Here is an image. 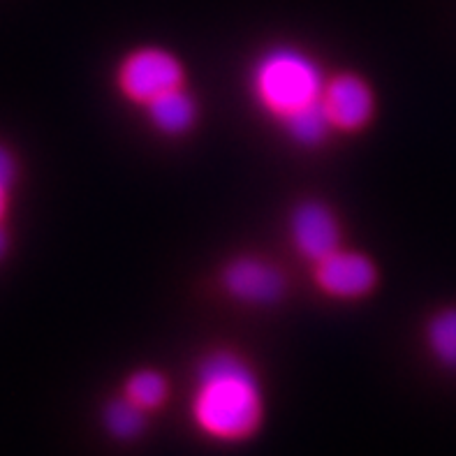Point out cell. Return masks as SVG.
<instances>
[{
    "instance_id": "5",
    "label": "cell",
    "mask_w": 456,
    "mask_h": 456,
    "mask_svg": "<svg viewBox=\"0 0 456 456\" xmlns=\"http://www.w3.org/2000/svg\"><path fill=\"white\" fill-rule=\"evenodd\" d=\"M283 272L272 262L243 255L223 269V289L232 299L250 306H272L285 295Z\"/></svg>"
},
{
    "instance_id": "8",
    "label": "cell",
    "mask_w": 456,
    "mask_h": 456,
    "mask_svg": "<svg viewBox=\"0 0 456 456\" xmlns=\"http://www.w3.org/2000/svg\"><path fill=\"white\" fill-rule=\"evenodd\" d=\"M144 107L149 110L151 126L167 137L185 134L197 121V104L191 93L183 91V86L162 93Z\"/></svg>"
},
{
    "instance_id": "15",
    "label": "cell",
    "mask_w": 456,
    "mask_h": 456,
    "mask_svg": "<svg viewBox=\"0 0 456 456\" xmlns=\"http://www.w3.org/2000/svg\"><path fill=\"white\" fill-rule=\"evenodd\" d=\"M7 246H10V241H7V234H5V230H3V223H0V260L5 257Z\"/></svg>"
},
{
    "instance_id": "1",
    "label": "cell",
    "mask_w": 456,
    "mask_h": 456,
    "mask_svg": "<svg viewBox=\"0 0 456 456\" xmlns=\"http://www.w3.org/2000/svg\"><path fill=\"white\" fill-rule=\"evenodd\" d=\"M265 401L255 370L239 354L216 350L197 366L192 419L204 436L237 443L262 424Z\"/></svg>"
},
{
    "instance_id": "13",
    "label": "cell",
    "mask_w": 456,
    "mask_h": 456,
    "mask_svg": "<svg viewBox=\"0 0 456 456\" xmlns=\"http://www.w3.org/2000/svg\"><path fill=\"white\" fill-rule=\"evenodd\" d=\"M17 181V160L12 156V151L0 144V185L10 191Z\"/></svg>"
},
{
    "instance_id": "9",
    "label": "cell",
    "mask_w": 456,
    "mask_h": 456,
    "mask_svg": "<svg viewBox=\"0 0 456 456\" xmlns=\"http://www.w3.org/2000/svg\"><path fill=\"white\" fill-rule=\"evenodd\" d=\"M281 126H283L285 134H288L295 144L304 146V149L320 146L324 139L330 137L331 130H334L330 116L324 111L322 98H320L318 102L304 107V110L295 111V114L281 118Z\"/></svg>"
},
{
    "instance_id": "2",
    "label": "cell",
    "mask_w": 456,
    "mask_h": 456,
    "mask_svg": "<svg viewBox=\"0 0 456 456\" xmlns=\"http://www.w3.org/2000/svg\"><path fill=\"white\" fill-rule=\"evenodd\" d=\"M253 95L266 114L285 116L322 98L324 79L318 63L295 46H273L262 53L250 72Z\"/></svg>"
},
{
    "instance_id": "6",
    "label": "cell",
    "mask_w": 456,
    "mask_h": 456,
    "mask_svg": "<svg viewBox=\"0 0 456 456\" xmlns=\"http://www.w3.org/2000/svg\"><path fill=\"white\" fill-rule=\"evenodd\" d=\"M322 104L334 130H343V133H357L366 127L376 111L370 86L362 77L350 75V72L331 77L324 84Z\"/></svg>"
},
{
    "instance_id": "4",
    "label": "cell",
    "mask_w": 456,
    "mask_h": 456,
    "mask_svg": "<svg viewBox=\"0 0 456 456\" xmlns=\"http://www.w3.org/2000/svg\"><path fill=\"white\" fill-rule=\"evenodd\" d=\"M315 283L331 299H362L376 289L378 269L366 255L338 248L315 262Z\"/></svg>"
},
{
    "instance_id": "10",
    "label": "cell",
    "mask_w": 456,
    "mask_h": 456,
    "mask_svg": "<svg viewBox=\"0 0 456 456\" xmlns=\"http://www.w3.org/2000/svg\"><path fill=\"white\" fill-rule=\"evenodd\" d=\"M427 347L443 369L456 370V306L440 308L427 322Z\"/></svg>"
},
{
    "instance_id": "3",
    "label": "cell",
    "mask_w": 456,
    "mask_h": 456,
    "mask_svg": "<svg viewBox=\"0 0 456 456\" xmlns=\"http://www.w3.org/2000/svg\"><path fill=\"white\" fill-rule=\"evenodd\" d=\"M183 65L174 53L158 46H142L127 53L118 65L116 84L127 100L137 104H149L162 93L183 86Z\"/></svg>"
},
{
    "instance_id": "7",
    "label": "cell",
    "mask_w": 456,
    "mask_h": 456,
    "mask_svg": "<svg viewBox=\"0 0 456 456\" xmlns=\"http://www.w3.org/2000/svg\"><path fill=\"white\" fill-rule=\"evenodd\" d=\"M289 234L297 253L313 265L341 248L338 220L322 202H301L289 218Z\"/></svg>"
},
{
    "instance_id": "11",
    "label": "cell",
    "mask_w": 456,
    "mask_h": 456,
    "mask_svg": "<svg viewBox=\"0 0 456 456\" xmlns=\"http://www.w3.org/2000/svg\"><path fill=\"white\" fill-rule=\"evenodd\" d=\"M167 380L162 373L153 369L134 370L133 376L126 380V399L139 405L142 411H156L167 399Z\"/></svg>"
},
{
    "instance_id": "12",
    "label": "cell",
    "mask_w": 456,
    "mask_h": 456,
    "mask_svg": "<svg viewBox=\"0 0 456 456\" xmlns=\"http://www.w3.org/2000/svg\"><path fill=\"white\" fill-rule=\"evenodd\" d=\"M144 411L130 399H114L104 408V428L118 440H133L144 431Z\"/></svg>"
},
{
    "instance_id": "14",
    "label": "cell",
    "mask_w": 456,
    "mask_h": 456,
    "mask_svg": "<svg viewBox=\"0 0 456 456\" xmlns=\"http://www.w3.org/2000/svg\"><path fill=\"white\" fill-rule=\"evenodd\" d=\"M5 211H7V188L0 185V223L5 218Z\"/></svg>"
}]
</instances>
